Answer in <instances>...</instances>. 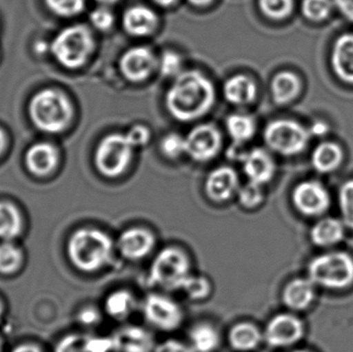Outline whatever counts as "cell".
<instances>
[{
    "mask_svg": "<svg viewBox=\"0 0 353 352\" xmlns=\"http://www.w3.org/2000/svg\"><path fill=\"white\" fill-rule=\"evenodd\" d=\"M213 83L199 70H187L176 76L165 95L169 113L181 122L199 119L213 107Z\"/></svg>",
    "mask_w": 353,
    "mask_h": 352,
    "instance_id": "6da1fadb",
    "label": "cell"
},
{
    "mask_svg": "<svg viewBox=\"0 0 353 352\" xmlns=\"http://www.w3.org/2000/svg\"><path fill=\"white\" fill-rule=\"evenodd\" d=\"M113 252V240L99 229L83 227L68 240V258L82 272L94 273L105 268L111 262Z\"/></svg>",
    "mask_w": 353,
    "mask_h": 352,
    "instance_id": "7a4b0ae2",
    "label": "cell"
},
{
    "mask_svg": "<svg viewBox=\"0 0 353 352\" xmlns=\"http://www.w3.org/2000/svg\"><path fill=\"white\" fill-rule=\"evenodd\" d=\"M307 277L321 289H348L353 284V256L341 250L323 252L309 262Z\"/></svg>",
    "mask_w": 353,
    "mask_h": 352,
    "instance_id": "3957f363",
    "label": "cell"
},
{
    "mask_svg": "<svg viewBox=\"0 0 353 352\" xmlns=\"http://www.w3.org/2000/svg\"><path fill=\"white\" fill-rule=\"evenodd\" d=\"M29 114L35 126L46 132H62L70 124L72 105L65 95L58 91H41L31 99Z\"/></svg>",
    "mask_w": 353,
    "mask_h": 352,
    "instance_id": "277c9868",
    "label": "cell"
},
{
    "mask_svg": "<svg viewBox=\"0 0 353 352\" xmlns=\"http://www.w3.org/2000/svg\"><path fill=\"white\" fill-rule=\"evenodd\" d=\"M190 268V260L182 249L174 246L165 247L155 256L149 280L165 291H181L191 275Z\"/></svg>",
    "mask_w": 353,
    "mask_h": 352,
    "instance_id": "5b68a950",
    "label": "cell"
},
{
    "mask_svg": "<svg viewBox=\"0 0 353 352\" xmlns=\"http://www.w3.org/2000/svg\"><path fill=\"white\" fill-rule=\"evenodd\" d=\"M94 50L92 33L84 25H74L62 30L54 39L52 51L64 68H81Z\"/></svg>",
    "mask_w": 353,
    "mask_h": 352,
    "instance_id": "8992f818",
    "label": "cell"
},
{
    "mask_svg": "<svg viewBox=\"0 0 353 352\" xmlns=\"http://www.w3.org/2000/svg\"><path fill=\"white\" fill-rule=\"evenodd\" d=\"M312 138L309 128L292 119H278L270 122L263 132L265 144L271 150L283 156L300 154Z\"/></svg>",
    "mask_w": 353,
    "mask_h": 352,
    "instance_id": "52a82bcc",
    "label": "cell"
},
{
    "mask_svg": "<svg viewBox=\"0 0 353 352\" xmlns=\"http://www.w3.org/2000/svg\"><path fill=\"white\" fill-rule=\"evenodd\" d=\"M134 149L128 134H109L97 146L94 157L97 169L108 178L122 175L130 165Z\"/></svg>",
    "mask_w": 353,
    "mask_h": 352,
    "instance_id": "ba28073f",
    "label": "cell"
},
{
    "mask_svg": "<svg viewBox=\"0 0 353 352\" xmlns=\"http://www.w3.org/2000/svg\"><path fill=\"white\" fill-rule=\"evenodd\" d=\"M147 322L157 330L173 332L184 320V312L175 300L161 293H150L143 304Z\"/></svg>",
    "mask_w": 353,
    "mask_h": 352,
    "instance_id": "9c48e42d",
    "label": "cell"
},
{
    "mask_svg": "<svg viewBox=\"0 0 353 352\" xmlns=\"http://www.w3.org/2000/svg\"><path fill=\"white\" fill-rule=\"evenodd\" d=\"M306 333L300 316L294 312L279 313L272 318L263 331V340L275 349H286L298 344Z\"/></svg>",
    "mask_w": 353,
    "mask_h": 352,
    "instance_id": "30bf717a",
    "label": "cell"
},
{
    "mask_svg": "<svg viewBox=\"0 0 353 352\" xmlns=\"http://www.w3.org/2000/svg\"><path fill=\"white\" fill-rule=\"evenodd\" d=\"M292 200L299 213L312 218L325 216L332 203L329 190L315 180L299 183L292 191Z\"/></svg>",
    "mask_w": 353,
    "mask_h": 352,
    "instance_id": "8fae6325",
    "label": "cell"
},
{
    "mask_svg": "<svg viewBox=\"0 0 353 352\" xmlns=\"http://www.w3.org/2000/svg\"><path fill=\"white\" fill-rule=\"evenodd\" d=\"M186 154L197 163L213 159L221 148V134L212 124L195 126L185 138Z\"/></svg>",
    "mask_w": 353,
    "mask_h": 352,
    "instance_id": "7c38bea8",
    "label": "cell"
},
{
    "mask_svg": "<svg viewBox=\"0 0 353 352\" xmlns=\"http://www.w3.org/2000/svg\"><path fill=\"white\" fill-rule=\"evenodd\" d=\"M119 68L126 80L143 82L159 68V60L149 48L139 45L124 52L120 58Z\"/></svg>",
    "mask_w": 353,
    "mask_h": 352,
    "instance_id": "4fadbf2b",
    "label": "cell"
},
{
    "mask_svg": "<svg viewBox=\"0 0 353 352\" xmlns=\"http://www.w3.org/2000/svg\"><path fill=\"white\" fill-rule=\"evenodd\" d=\"M157 239L150 229L130 227L118 238L117 247L121 256L132 262L144 260L154 249Z\"/></svg>",
    "mask_w": 353,
    "mask_h": 352,
    "instance_id": "5bb4252c",
    "label": "cell"
},
{
    "mask_svg": "<svg viewBox=\"0 0 353 352\" xmlns=\"http://www.w3.org/2000/svg\"><path fill=\"white\" fill-rule=\"evenodd\" d=\"M317 287L308 277L292 279L282 291V303L290 312L309 309L316 299Z\"/></svg>",
    "mask_w": 353,
    "mask_h": 352,
    "instance_id": "9a60e30c",
    "label": "cell"
},
{
    "mask_svg": "<svg viewBox=\"0 0 353 352\" xmlns=\"http://www.w3.org/2000/svg\"><path fill=\"white\" fill-rule=\"evenodd\" d=\"M111 338L114 352H153L155 349L154 338L142 327H122Z\"/></svg>",
    "mask_w": 353,
    "mask_h": 352,
    "instance_id": "2e32d148",
    "label": "cell"
},
{
    "mask_svg": "<svg viewBox=\"0 0 353 352\" xmlns=\"http://www.w3.org/2000/svg\"><path fill=\"white\" fill-rule=\"evenodd\" d=\"M239 187L238 174L230 167H217L205 180V194L215 203L230 200L238 192Z\"/></svg>",
    "mask_w": 353,
    "mask_h": 352,
    "instance_id": "e0dca14e",
    "label": "cell"
},
{
    "mask_svg": "<svg viewBox=\"0 0 353 352\" xmlns=\"http://www.w3.org/2000/svg\"><path fill=\"white\" fill-rule=\"evenodd\" d=\"M347 227L336 217H321L310 229V240L316 247L333 249L345 239Z\"/></svg>",
    "mask_w": 353,
    "mask_h": 352,
    "instance_id": "ac0fdd59",
    "label": "cell"
},
{
    "mask_svg": "<svg viewBox=\"0 0 353 352\" xmlns=\"http://www.w3.org/2000/svg\"><path fill=\"white\" fill-rule=\"evenodd\" d=\"M242 163L245 175L253 183L263 186L275 176V161L265 149L255 148L249 151Z\"/></svg>",
    "mask_w": 353,
    "mask_h": 352,
    "instance_id": "d6986e66",
    "label": "cell"
},
{
    "mask_svg": "<svg viewBox=\"0 0 353 352\" xmlns=\"http://www.w3.org/2000/svg\"><path fill=\"white\" fill-rule=\"evenodd\" d=\"M331 64L338 79L353 85V33H344L336 39Z\"/></svg>",
    "mask_w": 353,
    "mask_h": 352,
    "instance_id": "ffe728a7",
    "label": "cell"
},
{
    "mask_svg": "<svg viewBox=\"0 0 353 352\" xmlns=\"http://www.w3.org/2000/svg\"><path fill=\"white\" fill-rule=\"evenodd\" d=\"M159 19L157 14L144 6L128 8L122 17L124 30L132 37H147L157 28Z\"/></svg>",
    "mask_w": 353,
    "mask_h": 352,
    "instance_id": "44dd1931",
    "label": "cell"
},
{
    "mask_svg": "<svg viewBox=\"0 0 353 352\" xmlns=\"http://www.w3.org/2000/svg\"><path fill=\"white\" fill-rule=\"evenodd\" d=\"M55 352H114L111 337L89 334H72L64 337Z\"/></svg>",
    "mask_w": 353,
    "mask_h": 352,
    "instance_id": "7402d4cb",
    "label": "cell"
},
{
    "mask_svg": "<svg viewBox=\"0 0 353 352\" xmlns=\"http://www.w3.org/2000/svg\"><path fill=\"white\" fill-rule=\"evenodd\" d=\"M228 343L234 351L248 352L254 351L263 340V332L259 327L248 322H239L228 332Z\"/></svg>",
    "mask_w": 353,
    "mask_h": 352,
    "instance_id": "603a6c76",
    "label": "cell"
},
{
    "mask_svg": "<svg viewBox=\"0 0 353 352\" xmlns=\"http://www.w3.org/2000/svg\"><path fill=\"white\" fill-rule=\"evenodd\" d=\"M223 95L232 105H249L256 97V84L249 76L236 74L224 83Z\"/></svg>",
    "mask_w": 353,
    "mask_h": 352,
    "instance_id": "cb8c5ba5",
    "label": "cell"
},
{
    "mask_svg": "<svg viewBox=\"0 0 353 352\" xmlns=\"http://www.w3.org/2000/svg\"><path fill=\"white\" fill-rule=\"evenodd\" d=\"M58 163V153L47 143L33 145L26 154V165L29 171L37 176H47Z\"/></svg>",
    "mask_w": 353,
    "mask_h": 352,
    "instance_id": "d4e9b609",
    "label": "cell"
},
{
    "mask_svg": "<svg viewBox=\"0 0 353 352\" xmlns=\"http://www.w3.org/2000/svg\"><path fill=\"white\" fill-rule=\"evenodd\" d=\"M302 90L300 76L290 70L278 72L271 83L272 96L278 105H288L298 97Z\"/></svg>",
    "mask_w": 353,
    "mask_h": 352,
    "instance_id": "484cf974",
    "label": "cell"
},
{
    "mask_svg": "<svg viewBox=\"0 0 353 352\" xmlns=\"http://www.w3.org/2000/svg\"><path fill=\"white\" fill-rule=\"evenodd\" d=\"M344 152L337 143L323 142L317 145L311 155V163L315 171L329 174L336 171L343 163Z\"/></svg>",
    "mask_w": 353,
    "mask_h": 352,
    "instance_id": "4316f807",
    "label": "cell"
},
{
    "mask_svg": "<svg viewBox=\"0 0 353 352\" xmlns=\"http://www.w3.org/2000/svg\"><path fill=\"white\" fill-rule=\"evenodd\" d=\"M137 299L126 289H118L108 296L105 302V313L115 320H125L136 311Z\"/></svg>",
    "mask_w": 353,
    "mask_h": 352,
    "instance_id": "83f0119b",
    "label": "cell"
},
{
    "mask_svg": "<svg viewBox=\"0 0 353 352\" xmlns=\"http://www.w3.org/2000/svg\"><path fill=\"white\" fill-rule=\"evenodd\" d=\"M190 346L195 352H213L220 344V335L212 324L201 322L189 332Z\"/></svg>",
    "mask_w": 353,
    "mask_h": 352,
    "instance_id": "f1b7e54d",
    "label": "cell"
},
{
    "mask_svg": "<svg viewBox=\"0 0 353 352\" xmlns=\"http://www.w3.org/2000/svg\"><path fill=\"white\" fill-rule=\"evenodd\" d=\"M226 130L234 144L243 145L251 140L255 134V121L245 114H232L225 122Z\"/></svg>",
    "mask_w": 353,
    "mask_h": 352,
    "instance_id": "f546056e",
    "label": "cell"
},
{
    "mask_svg": "<svg viewBox=\"0 0 353 352\" xmlns=\"http://www.w3.org/2000/svg\"><path fill=\"white\" fill-rule=\"evenodd\" d=\"M22 231V217L12 204L0 202V239L10 241Z\"/></svg>",
    "mask_w": 353,
    "mask_h": 352,
    "instance_id": "4dcf8cb0",
    "label": "cell"
},
{
    "mask_svg": "<svg viewBox=\"0 0 353 352\" xmlns=\"http://www.w3.org/2000/svg\"><path fill=\"white\" fill-rule=\"evenodd\" d=\"M22 251L14 244L6 241L0 244V273L12 274L20 269L22 265Z\"/></svg>",
    "mask_w": 353,
    "mask_h": 352,
    "instance_id": "1f68e13d",
    "label": "cell"
},
{
    "mask_svg": "<svg viewBox=\"0 0 353 352\" xmlns=\"http://www.w3.org/2000/svg\"><path fill=\"white\" fill-rule=\"evenodd\" d=\"M340 219L347 229H353V179L342 184L338 191Z\"/></svg>",
    "mask_w": 353,
    "mask_h": 352,
    "instance_id": "d6a6232c",
    "label": "cell"
},
{
    "mask_svg": "<svg viewBox=\"0 0 353 352\" xmlns=\"http://www.w3.org/2000/svg\"><path fill=\"white\" fill-rule=\"evenodd\" d=\"M334 6V0H304L302 12L308 20L323 22L331 16Z\"/></svg>",
    "mask_w": 353,
    "mask_h": 352,
    "instance_id": "836d02e7",
    "label": "cell"
},
{
    "mask_svg": "<svg viewBox=\"0 0 353 352\" xmlns=\"http://www.w3.org/2000/svg\"><path fill=\"white\" fill-rule=\"evenodd\" d=\"M181 291L192 301H203L211 295V281L205 276L190 275Z\"/></svg>",
    "mask_w": 353,
    "mask_h": 352,
    "instance_id": "e575fe53",
    "label": "cell"
},
{
    "mask_svg": "<svg viewBox=\"0 0 353 352\" xmlns=\"http://www.w3.org/2000/svg\"><path fill=\"white\" fill-rule=\"evenodd\" d=\"M259 6L268 18L283 20L292 14L294 0H259Z\"/></svg>",
    "mask_w": 353,
    "mask_h": 352,
    "instance_id": "d590c367",
    "label": "cell"
},
{
    "mask_svg": "<svg viewBox=\"0 0 353 352\" xmlns=\"http://www.w3.org/2000/svg\"><path fill=\"white\" fill-rule=\"evenodd\" d=\"M236 194H238L239 202L246 209L256 208L263 200L261 185L251 181L239 187Z\"/></svg>",
    "mask_w": 353,
    "mask_h": 352,
    "instance_id": "8d00e7d4",
    "label": "cell"
},
{
    "mask_svg": "<svg viewBox=\"0 0 353 352\" xmlns=\"http://www.w3.org/2000/svg\"><path fill=\"white\" fill-rule=\"evenodd\" d=\"M48 8L62 17H74L85 8V0H45Z\"/></svg>",
    "mask_w": 353,
    "mask_h": 352,
    "instance_id": "74e56055",
    "label": "cell"
},
{
    "mask_svg": "<svg viewBox=\"0 0 353 352\" xmlns=\"http://www.w3.org/2000/svg\"><path fill=\"white\" fill-rule=\"evenodd\" d=\"M161 151L168 158H176L181 155L186 154L185 138L181 136L180 134H168L161 140Z\"/></svg>",
    "mask_w": 353,
    "mask_h": 352,
    "instance_id": "f35d334b",
    "label": "cell"
},
{
    "mask_svg": "<svg viewBox=\"0 0 353 352\" xmlns=\"http://www.w3.org/2000/svg\"><path fill=\"white\" fill-rule=\"evenodd\" d=\"M161 74L165 76H176L181 74L182 59L176 52L165 51L159 61Z\"/></svg>",
    "mask_w": 353,
    "mask_h": 352,
    "instance_id": "ab89813d",
    "label": "cell"
},
{
    "mask_svg": "<svg viewBox=\"0 0 353 352\" xmlns=\"http://www.w3.org/2000/svg\"><path fill=\"white\" fill-rule=\"evenodd\" d=\"M90 21L91 24L97 30L107 31L113 26L115 18H114L113 12L111 10L101 6V8L92 10L90 14Z\"/></svg>",
    "mask_w": 353,
    "mask_h": 352,
    "instance_id": "60d3db41",
    "label": "cell"
},
{
    "mask_svg": "<svg viewBox=\"0 0 353 352\" xmlns=\"http://www.w3.org/2000/svg\"><path fill=\"white\" fill-rule=\"evenodd\" d=\"M126 134H128V138L134 145V148L145 146L151 138V132L149 128L145 125H140V124L130 128V132Z\"/></svg>",
    "mask_w": 353,
    "mask_h": 352,
    "instance_id": "b9f144b4",
    "label": "cell"
},
{
    "mask_svg": "<svg viewBox=\"0 0 353 352\" xmlns=\"http://www.w3.org/2000/svg\"><path fill=\"white\" fill-rule=\"evenodd\" d=\"M153 352H195L193 351L192 347L189 345L185 344V343L181 342V341L174 340V339H170V340L163 341L161 344L155 346L154 351Z\"/></svg>",
    "mask_w": 353,
    "mask_h": 352,
    "instance_id": "7bdbcfd3",
    "label": "cell"
},
{
    "mask_svg": "<svg viewBox=\"0 0 353 352\" xmlns=\"http://www.w3.org/2000/svg\"><path fill=\"white\" fill-rule=\"evenodd\" d=\"M101 315L99 310L93 307H87L79 313V322L87 327L97 326L101 322Z\"/></svg>",
    "mask_w": 353,
    "mask_h": 352,
    "instance_id": "ee69618b",
    "label": "cell"
},
{
    "mask_svg": "<svg viewBox=\"0 0 353 352\" xmlns=\"http://www.w3.org/2000/svg\"><path fill=\"white\" fill-rule=\"evenodd\" d=\"M334 4L344 18L353 23V0H334Z\"/></svg>",
    "mask_w": 353,
    "mask_h": 352,
    "instance_id": "f6af8a7d",
    "label": "cell"
},
{
    "mask_svg": "<svg viewBox=\"0 0 353 352\" xmlns=\"http://www.w3.org/2000/svg\"><path fill=\"white\" fill-rule=\"evenodd\" d=\"M309 132H310L311 136L323 138L329 134L330 125L323 120H317V121L313 122L312 125L309 127Z\"/></svg>",
    "mask_w": 353,
    "mask_h": 352,
    "instance_id": "bcb514c9",
    "label": "cell"
},
{
    "mask_svg": "<svg viewBox=\"0 0 353 352\" xmlns=\"http://www.w3.org/2000/svg\"><path fill=\"white\" fill-rule=\"evenodd\" d=\"M12 352H43L39 347L32 344H23L16 347Z\"/></svg>",
    "mask_w": 353,
    "mask_h": 352,
    "instance_id": "7dc6e473",
    "label": "cell"
},
{
    "mask_svg": "<svg viewBox=\"0 0 353 352\" xmlns=\"http://www.w3.org/2000/svg\"><path fill=\"white\" fill-rule=\"evenodd\" d=\"M155 3L159 6H163V8H168V6H173L175 3L176 0H152Z\"/></svg>",
    "mask_w": 353,
    "mask_h": 352,
    "instance_id": "c3c4849f",
    "label": "cell"
},
{
    "mask_svg": "<svg viewBox=\"0 0 353 352\" xmlns=\"http://www.w3.org/2000/svg\"><path fill=\"white\" fill-rule=\"evenodd\" d=\"M191 4L195 6H205L208 4L211 3L213 0H188Z\"/></svg>",
    "mask_w": 353,
    "mask_h": 352,
    "instance_id": "681fc988",
    "label": "cell"
},
{
    "mask_svg": "<svg viewBox=\"0 0 353 352\" xmlns=\"http://www.w3.org/2000/svg\"><path fill=\"white\" fill-rule=\"evenodd\" d=\"M4 144H6V138H4V134L2 130H0V154L3 151Z\"/></svg>",
    "mask_w": 353,
    "mask_h": 352,
    "instance_id": "f907efd6",
    "label": "cell"
},
{
    "mask_svg": "<svg viewBox=\"0 0 353 352\" xmlns=\"http://www.w3.org/2000/svg\"><path fill=\"white\" fill-rule=\"evenodd\" d=\"M99 3L103 4V6H108V4H113L117 2L118 0H95Z\"/></svg>",
    "mask_w": 353,
    "mask_h": 352,
    "instance_id": "816d5d0a",
    "label": "cell"
},
{
    "mask_svg": "<svg viewBox=\"0 0 353 352\" xmlns=\"http://www.w3.org/2000/svg\"><path fill=\"white\" fill-rule=\"evenodd\" d=\"M290 352H311L309 351H306V349H296V351H292Z\"/></svg>",
    "mask_w": 353,
    "mask_h": 352,
    "instance_id": "f5cc1de1",
    "label": "cell"
},
{
    "mask_svg": "<svg viewBox=\"0 0 353 352\" xmlns=\"http://www.w3.org/2000/svg\"><path fill=\"white\" fill-rule=\"evenodd\" d=\"M2 313H3V307H2V304L0 303V318H1Z\"/></svg>",
    "mask_w": 353,
    "mask_h": 352,
    "instance_id": "db71d44e",
    "label": "cell"
},
{
    "mask_svg": "<svg viewBox=\"0 0 353 352\" xmlns=\"http://www.w3.org/2000/svg\"><path fill=\"white\" fill-rule=\"evenodd\" d=\"M1 349H2V341H1V339H0V352H1Z\"/></svg>",
    "mask_w": 353,
    "mask_h": 352,
    "instance_id": "11a10c76",
    "label": "cell"
}]
</instances>
